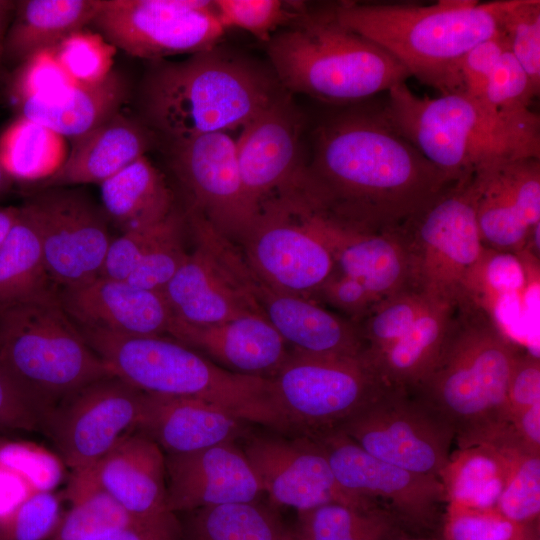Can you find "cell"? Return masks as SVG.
<instances>
[{
    "label": "cell",
    "instance_id": "55",
    "mask_svg": "<svg viewBox=\"0 0 540 540\" xmlns=\"http://www.w3.org/2000/svg\"><path fill=\"white\" fill-rule=\"evenodd\" d=\"M536 403H540V360L538 356L522 351L507 388L510 418Z\"/></svg>",
    "mask_w": 540,
    "mask_h": 540
},
{
    "label": "cell",
    "instance_id": "26",
    "mask_svg": "<svg viewBox=\"0 0 540 540\" xmlns=\"http://www.w3.org/2000/svg\"><path fill=\"white\" fill-rule=\"evenodd\" d=\"M67 315L84 328L128 336L168 333L173 313L161 291L143 289L126 280L98 276L63 288L58 295Z\"/></svg>",
    "mask_w": 540,
    "mask_h": 540
},
{
    "label": "cell",
    "instance_id": "21",
    "mask_svg": "<svg viewBox=\"0 0 540 540\" xmlns=\"http://www.w3.org/2000/svg\"><path fill=\"white\" fill-rule=\"evenodd\" d=\"M476 219L485 248L530 251L540 227V158L510 160L476 174Z\"/></svg>",
    "mask_w": 540,
    "mask_h": 540
},
{
    "label": "cell",
    "instance_id": "28",
    "mask_svg": "<svg viewBox=\"0 0 540 540\" xmlns=\"http://www.w3.org/2000/svg\"><path fill=\"white\" fill-rule=\"evenodd\" d=\"M245 421L212 403L190 397L143 392L136 431L165 455L185 454L230 442L245 432Z\"/></svg>",
    "mask_w": 540,
    "mask_h": 540
},
{
    "label": "cell",
    "instance_id": "20",
    "mask_svg": "<svg viewBox=\"0 0 540 540\" xmlns=\"http://www.w3.org/2000/svg\"><path fill=\"white\" fill-rule=\"evenodd\" d=\"M301 127L290 96L281 94L235 139L244 188L258 214L299 187L305 170Z\"/></svg>",
    "mask_w": 540,
    "mask_h": 540
},
{
    "label": "cell",
    "instance_id": "2",
    "mask_svg": "<svg viewBox=\"0 0 540 540\" xmlns=\"http://www.w3.org/2000/svg\"><path fill=\"white\" fill-rule=\"evenodd\" d=\"M521 352L488 311L464 300L434 365L411 392L452 428L458 448L508 444L517 435L507 388Z\"/></svg>",
    "mask_w": 540,
    "mask_h": 540
},
{
    "label": "cell",
    "instance_id": "38",
    "mask_svg": "<svg viewBox=\"0 0 540 540\" xmlns=\"http://www.w3.org/2000/svg\"><path fill=\"white\" fill-rule=\"evenodd\" d=\"M182 540H281L284 526L256 502L227 503L189 512Z\"/></svg>",
    "mask_w": 540,
    "mask_h": 540
},
{
    "label": "cell",
    "instance_id": "14",
    "mask_svg": "<svg viewBox=\"0 0 540 540\" xmlns=\"http://www.w3.org/2000/svg\"><path fill=\"white\" fill-rule=\"evenodd\" d=\"M323 448L338 483L383 507L402 527L432 530L446 505L438 477L414 473L374 458L337 428L308 435Z\"/></svg>",
    "mask_w": 540,
    "mask_h": 540
},
{
    "label": "cell",
    "instance_id": "57",
    "mask_svg": "<svg viewBox=\"0 0 540 540\" xmlns=\"http://www.w3.org/2000/svg\"><path fill=\"white\" fill-rule=\"evenodd\" d=\"M511 424L522 444L532 453L540 454V403L515 414Z\"/></svg>",
    "mask_w": 540,
    "mask_h": 540
},
{
    "label": "cell",
    "instance_id": "60",
    "mask_svg": "<svg viewBox=\"0 0 540 540\" xmlns=\"http://www.w3.org/2000/svg\"><path fill=\"white\" fill-rule=\"evenodd\" d=\"M11 180L0 163V196L9 188Z\"/></svg>",
    "mask_w": 540,
    "mask_h": 540
},
{
    "label": "cell",
    "instance_id": "6",
    "mask_svg": "<svg viewBox=\"0 0 540 540\" xmlns=\"http://www.w3.org/2000/svg\"><path fill=\"white\" fill-rule=\"evenodd\" d=\"M80 332L114 377L141 392L200 399L247 423L289 430L269 378L222 368L163 335L128 336L84 327Z\"/></svg>",
    "mask_w": 540,
    "mask_h": 540
},
{
    "label": "cell",
    "instance_id": "62",
    "mask_svg": "<svg viewBox=\"0 0 540 540\" xmlns=\"http://www.w3.org/2000/svg\"><path fill=\"white\" fill-rule=\"evenodd\" d=\"M394 540H435V539H427V538H400V537H397L396 539Z\"/></svg>",
    "mask_w": 540,
    "mask_h": 540
},
{
    "label": "cell",
    "instance_id": "51",
    "mask_svg": "<svg viewBox=\"0 0 540 540\" xmlns=\"http://www.w3.org/2000/svg\"><path fill=\"white\" fill-rule=\"evenodd\" d=\"M75 82L56 60L54 50H41L22 62L12 83L16 104L32 97H44L62 91Z\"/></svg>",
    "mask_w": 540,
    "mask_h": 540
},
{
    "label": "cell",
    "instance_id": "50",
    "mask_svg": "<svg viewBox=\"0 0 540 540\" xmlns=\"http://www.w3.org/2000/svg\"><path fill=\"white\" fill-rule=\"evenodd\" d=\"M217 17L225 28H239L269 42L275 29L292 13L278 0H215Z\"/></svg>",
    "mask_w": 540,
    "mask_h": 540
},
{
    "label": "cell",
    "instance_id": "11",
    "mask_svg": "<svg viewBox=\"0 0 540 540\" xmlns=\"http://www.w3.org/2000/svg\"><path fill=\"white\" fill-rule=\"evenodd\" d=\"M337 429L374 458L438 478L454 441L452 428L414 393L388 386Z\"/></svg>",
    "mask_w": 540,
    "mask_h": 540
},
{
    "label": "cell",
    "instance_id": "48",
    "mask_svg": "<svg viewBox=\"0 0 540 540\" xmlns=\"http://www.w3.org/2000/svg\"><path fill=\"white\" fill-rule=\"evenodd\" d=\"M60 497L36 492L0 517V540H48L63 516Z\"/></svg>",
    "mask_w": 540,
    "mask_h": 540
},
{
    "label": "cell",
    "instance_id": "42",
    "mask_svg": "<svg viewBox=\"0 0 540 540\" xmlns=\"http://www.w3.org/2000/svg\"><path fill=\"white\" fill-rule=\"evenodd\" d=\"M536 96L538 94L526 73L507 48L489 77L479 102L510 120L540 125L539 117L530 110Z\"/></svg>",
    "mask_w": 540,
    "mask_h": 540
},
{
    "label": "cell",
    "instance_id": "29",
    "mask_svg": "<svg viewBox=\"0 0 540 540\" xmlns=\"http://www.w3.org/2000/svg\"><path fill=\"white\" fill-rule=\"evenodd\" d=\"M71 149L59 170L43 188L101 184L145 155L153 135L144 123L119 111L108 120L71 139Z\"/></svg>",
    "mask_w": 540,
    "mask_h": 540
},
{
    "label": "cell",
    "instance_id": "59",
    "mask_svg": "<svg viewBox=\"0 0 540 540\" xmlns=\"http://www.w3.org/2000/svg\"><path fill=\"white\" fill-rule=\"evenodd\" d=\"M18 207L0 206V249L16 220Z\"/></svg>",
    "mask_w": 540,
    "mask_h": 540
},
{
    "label": "cell",
    "instance_id": "33",
    "mask_svg": "<svg viewBox=\"0 0 540 540\" xmlns=\"http://www.w3.org/2000/svg\"><path fill=\"white\" fill-rule=\"evenodd\" d=\"M102 209L122 232L156 224L174 209L162 173L146 155L100 184Z\"/></svg>",
    "mask_w": 540,
    "mask_h": 540
},
{
    "label": "cell",
    "instance_id": "1",
    "mask_svg": "<svg viewBox=\"0 0 540 540\" xmlns=\"http://www.w3.org/2000/svg\"><path fill=\"white\" fill-rule=\"evenodd\" d=\"M452 183L381 107L347 111L318 127L297 195L336 222L387 232L403 227Z\"/></svg>",
    "mask_w": 540,
    "mask_h": 540
},
{
    "label": "cell",
    "instance_id": "24",
    "mask_svg": "<svg viewBox=\"0 0 540 540\" xmlns=\"http://www.w3.org/2000/svg\"><path fill=\"white\" fill-rule=\"evenodd\" d=\"M166 507L191 512L227 503L256 502L263 492L242 449L233 441L165 455Z\"/></svg>",
    "mask_w": 540,
    "mask_h": 540
},
{
    "label": "cell",
    "instance_id": "43",
    "mask_svg": "<svg viewBox=\"0 0 540 540\" xmlns=\"http://www.w3.org/2000/svg\"><path fill=\"white\" fill-rule=\"evenodd\" d=\"M496 509L510 520L536 528L540 516V454L517 448Z\"/></svg>",
    "mask_w": 540,
    "mask_h": 540
},
{
    "label": "cell",
    "instance_id": "16",
    "mask_svg": "<svg viewBox=\"0 0 540 540\" xmlns=\"http://www.w3.org/2000/svg\"><path fill=\"white\" fill-rule=\"evenodd\" d=\"M170 164L188 195V210L225 238L242 240L248 234L259 214L244 188L231 135L215 132L173 141Z\"/></svg>",
    "mask_w": 540,
    "mask_h": 540
},
{
    "label": "cell",
    "instance_id": "32",
    "mask_svg": "<svg viewBox=\"0 0 540 540\" xmlns=\"http://www.w3.org/2000/svg\"><path fill=\"white\" fill-rule=\"evenodd\" d=\"M455 307L432 305L403 336L363 360L386 386L413 390L434 365Z\"/></svg>",
    "mask_w": 540,
    "mask_h": 540
},
{
    "label": "cell",
    "instance_id": "18",
    "mask_svg": "<svg viewBox=\"0 0 540 540\" xmlns=\"http://www.w3.org/2000/svg\"><path fill=\"white\" fill-rule=\"evenodd\" d=\"M186 219L197 247L162 290L173 316L193 325H214L248 313L262 314L227 262L226 238L195 211H188Z\"/></svg>",
    "mask_w": 540,
    "mask_h": 540
},
{
    "label": "cell",
    "instance_id": "39",
    "mask_svg": "<svg viewBox=\"0 0 540 540\" xmlns=\"http://www.w3.org/2000/svg\"><path fill=\"white\" fill-rule=\"evenodd\" d=\"M65 497L71 508L64 513L48 540H85L106 532L165 520L142 521L131 515L105 491L70 479Z\"/></svg>",
    "mask_w": 540,
    "mask_h": 540
},
{
    "label": "cell",
    "instance_id": "41",
    "mask_svg": "<svg viewBox=\"0 0 540 540\" xmlns=\"http://www.w3.org/2000/svg\"><path fill=\"white\" fill-rule=\"evenodd\" d=\"M425 295L407 288L375 305L358 323L368 358L403 336L432 305Z\"/></svg>",
    "mask_w": 540,
    "mask_h": 540
},
{
    "label": "cell",
    "instance_id": "35",
    "mask_svg": "<svg viewBox=\"0 0 540 540\" xmlns=\"http://www.w3.org/2000/svg\"><path fill=\"white\" fill-rule=\"evenodd\" d=\"M35 221L24 204L0 249V310L54 293Z\"/></svg>",
    "mask_w": 540,
    "mask_h": 540
},
{
    "label": "cell",
    "instance_id": "31",
    "mask_svg": "<svg viewBox=\"0 0 540 540\" xmlns=\"http://www.w3.org/2000/svg\"><path fill=\"white\" fill-rule=\"evenodd\" d=\"M102 0L16 1L8 28L4 60L22 63L31 55L56 47L95 19Z\"/></svg>",
    "mask_w": 540,
    "mask_h": 540
},
{
    "label": "cell",
    "instance_id": "61",
    "mask_svg": "<svg viewBox=\"0 0 540 540\" xmlns=\"http://www.w3.org/2000/svg\"><path fill=\"white\" fill-rule=\"evenodd\" d=\"M281 540H299L293 530L285 529Z\"/></svg>",
    "mask_w": 540,
    "mask_h": 540
},
{
    "label": "cell",
    "instance_id": "40",
    "mask_svg": "<svg viewBox=\"0 0 540 540\" xmlns=\"http://www.w3.org/2000/svg\"><path fill=\"white\" fill-rule=\"evenodd\" d=\"M532 255L528 250L514 254L485 248L470 278L468 299L494 317L501 302L516 296L524 288L528 267L538 261L534 259L528 263Z\"/></svg>",
    "mask_w": 540,
    "mask_h": 540
},
{
    "label": "cell",
    "instance_id": "46",
    "mask_svg": "<svg viewBox=\"0 0 540 540\" xmlns=\"http://www.w3.org/2000/svg\"><path fill=\"white\" fill-rule=\"evenodd\" d=\"M53 50L58 63L76 83L102 82L113 70L116 48L99 33L83 29L66 37Z\"/></svg>",
    "mask_w": 540,
    "mask_h": 540
},
{
    "label": "cell",
    "instance_id": "4",
    "mask_svg": "<svg viewBox=\"0 0 540 540\" xmlns=\"http://www.w3.org/2000/svg\"><path fill=\"white\" fill-rule=\"evenodd\" d=\"M280 95L261 68L215 47L153 61L138 100L146 123L173 142L242 128Z\"/></svg>",
    "mask_w": 540,
    "mask_h": 540
},
{
    "label": "cell",
    "instance_id": "22",
    "mask_svg": "<svg viewBox=\"0 0 540 540\" xmlns=\"http://www.w3.org/2000/svg\"><path fill=\"white\" fill-rule=\"evenodd\" d=\"M243 290L293 351L315 356L362 358L364 341L356 323L316 301L276 290L244 259L234 266Z\"/></svg>",
    "mask_w": 540,
    "mask_h": 540
},
{
    "label": "cell",
    "instance_id": "30",
    "mask_svg": "<svg viewBox=\"0 0 540 540\" xmlns=\"http://www.w3.org/2000/svg\"><path fill=\"white\" fill-rule=\"evenodd\" d=\"M129 95L127 78L112 70L102 82L90 85L75 82L53 95L27 98L16 105L19 116L73 139L121 111Z\"/></svg>",
    "mask_w": 540,
    "mask_h": 540
},
{
    "label": "cell",
    "instance_id": "36",
    "mask_svg": "<svg viewBox=\"0 0 540 540\" xmlns=\"http://www.w3.org/2000/svg\"><path fill=\"white\" fill-rule=\"evenodd\" d=\"M65 137L19 116L0 136V163L11 179L45 181L65 162Z\"/></svg>",
    "mask_w": 540,
    "mask_h": 540
},
{
    "label": "cell",
    "instance_id": "10",
    "mask_svg": "<svg viewBox=\"0 0 540 540\" xmlns=\"http://www.w3.org/2000/svg\"><path fill=\"white\" fill-rule=\"evenodd\" d=\"M269 381L288 428L302 435L337 428L386 387L362 358L295 351Z\"/></svg>",
    "mask_w": 540,
    "mask_h": 540
},
{
    "label": "cell",
    "instance_id": "5",
    "mask_svg": "<svg viewBox=\"0 0 540 540\" xmlns=\"http://www.w3.org/2000/svg\"><path fill=\"white\" fill-rule=\"evenodd\" d=\"M392 126L451 182L519 158H540V125L510 120L463 93L416 95L406 83L387 91Z\"/></svg>",
    "mask_w": 540,
    "mask_h": 540
},
{
    "label": "cell",
    "instance_id": "53",
    "mask_svg": "<svg viewBox=\"0 0 540 540\" xmlns=\"http://www.w3.org/2000/svg\"><path fill=\"white\" fill-rule=\"evenodd\" d=\"M507 48L506 38L500 31L466 53L460 65L463 94L481 101L488 79Z\"/></svg>",
    "mask_w": 540,
    "mask_h": 540
},
{
    "label": "cell",
    "instance_id": "37",
    "mask_svg": "<svg viewBox=\"0 0 540 540\" xmlns=\"http://www.w3.org/2000/svg\"><path fill=\"white\" fill-rule=\"evenodd\" d=\"M297 513L293 532L299 540H394L402 527L382 507L361 509L327 503Z\"/></svg>",
    "mask_w": 540,
    "mask_h": 540
},
{
    "label": "cell",
    "instance_id": "12",
    "mask_svg": "<svg viewBox=\"0 0 540 540\" xmlns=\"http://www.w3.org/2000/svg\"><path fill=\"white\" fill-rule=\"evenodd\" d=\"M91 24L115 48L152 61L213 49L226 31L205 0H102Z\"/></svg>",
    "mask_w": 540,
    "mask_h": 540
},
{
    "label": "cell",
    "instance_id": "34",
    "mask_svg": "<svg viewBox=\"0 0 540 540\" xmlns=\"http://www.w3.org/2000/svg\"><path fill=\"white\" fill-rule=\"evenodd\" d=\"M520 447L525 446L479 444L450 453L439 474L446 504L496 508L509 477L513 453Z\"/></svg>",
    "mask_w": 540,
    "mask_h": 540
},
{
    "label": "cell",
    "instance_id": "45",
    "mask_svg": "<svg viewBox=\"0 0 540 540\" xmlns=\"http://www.w3.org/2000/svg\"><path fill=\"white\" fill-rule=\"evenodd\" d=\"M186 223V216L174 209L166 229L126 281L143 289L162 292L188 255L183 242Z\"/></svg>",
    "mask_w": 540,
    "mask_h": 540
},
{
    "label": "cell",
    "instance_id": "13",
    "mask_svg": "<svg viewBox=\"0 0 540 540\" xmlns=\"http://www.w3.org/2000/svg\"><path fill=\"white\" fill-rule=\"evenodd\" d=\"M143 392L116 377L93 382L66 397L43 418L41 430L58 456L78 473L137 430Z\"/></svg>",
    "mask_w": 540,
    "mask_h": 540
},
{
    "label": "cell",
    "instance_id": "44",
    "mask_svg": "<svg viewBox=\"0 0 540 540\" xmlns=\"http://www.w3.org/2000/svg\"><path fill=\"white\" fill-rule=\"evenodd\" d=\"M443 540H538L536 528L516 523L496 508L446 504Z\"/></svg>",
    "mask_w": 540,
    "mask_h": 540
},
{
    "label": "cell",
    "instance_id": "17",
    "mask_svg": "<svg viewBox=\"0 0 540 540\" xmlns=\"http://www.w3.org/2000/svg\"><path fill=\"white\" fill-rule=\"evenodd\" d=\"M241 241L252 271L285 293L312 299L334 270L327 247L285 201L266 206Z\"/></svg>",
    "mask_w": 540,
    "mask_h": 540
},
{
    "label": "cell",
    "instance_id": "23",
    "mask_svg": "<svg viewBox=\"0 0 540 540\" xmlns=\"http://www.w3.org/2000/svg\"><path fill=\"white\" fill-rule=\"evenodd\" d=\"M292 206L329 250L334 262L333 271L361 283L375 305L411 287L408 253L399 230H361L303 205Z\"/></svg>",
    "mask_w": 540,
    "mask_h": 540
},
{
    "label": "cell",
    "instance_id": "15",
    "mask_svg": "<svg viewBox=\"0 0 540 540\" xmlns=\"http://www.w3.org/2000/svg\"><path fill=\"white\" fill-rule=\"evenodd\" d=\"M51 281L63 288L99 276L111 243L108 218L87 194L44 188L28 202Z\"/></svg>",
    "mask_w": 540,
    "mask_h": 540
},
{
    "label": "cell",
    "instance_id": "49",
    "mask_svg": "<svg viewBox=\"0 0 540 540\" xmlns=\"http://www.w3.org/2000/svg\"><path fill=\"white\" fill-rule=\"evenodd\" d=\"M0 466L19 476L36 492H51L62 480L59 456L32 444L0 443Z\"/></svg>",
    "mask_w": 540,
    "mask_h": 540
},
{
    "label": "cell",
    "instance_id": "56",
    "mask_svg": "<svg viewBox=\"0 0 540 540\" xmlns=\"http://www.w3.org/2000/svg\"><path fill=\"white\" fill-rule=\"evenodd\" d=\"M85 540H182L175 515L148 525L106 532Z\"/></svg>",
    "mask_w": 540,
    "mask_h": 540
},
{
    "label": "cell",
    "instance_id": "9",
    "mask_svg": "<svg viewBox=\"0 0 540 540\" xmlns=\"http://www.w3.org/2000/svg\"><path fill=\"white\" fill-rule=\"evenodd\" d=\"M476 174L447 186L399 229L409 258L410 286L431 301L467 300L470 278L485 247L476 219Z\"/></svg>",
    "mask_w": 540,
    "mask_h": 540
},
{
    "label": "cell",
    "instance_id": "47",
    "mask_svg": "<svg viewBox=\"0 0 540 540\" xmlns=\"http://www.w3.org/2000/svg\"><path fill=\"white\" fill-rule=\"evenodd\" d=\"M500 31L508 50L526 73L536 94L540 91V1L513 0Z\"/></svg>",
    "mask_w": 540,
    "mask_h": 540
},
{
    "label": "cell",
    "instance_id": "54",
    "mask_svg": "<svg viewBox=\"0 0 540 540\" xmlns=\"http://www.w3.org/2000/svg\"><path fill=\"white\" fill-rule=\"evenodd\" d=\"M314 296L341 311L356 324L375 306L361 283L334 271Z\"/></svg>",
    "mask_w": 540,
    "mask_h": 540
},
{
    "label": "cell",
    "instance_id": "3",
    "mask_svg": "<svg viewBox=\"0 0 540 540\" xmlns=\"http://www.w3.org/2000/svg\"><path fill=\"white\" fill-rule=\"evenodd\" d=\"M512 1L439 0L430 5L344 1L332 10L342 26L377 44L410 76L446 95L463 93V57L500 32Z\"/></svg>",
    "mask_w": 540,
    "mask_h": 540
},
{
    "label": "cell",
    "instance_id": "25",
    "mask_svg": "<svg viewBox=\"0 0 540 540\" xmlns=\"http://www.w3.org/2000/svg\"><path fill=\"white\" fill-rule=\"evenodd\" d=\"M70 479L105 491L139 520L157 521L174 514L166 507L165 454L140 431L126 435Z\"/></svg>",
    "mask_w": 540,
    "mask_h": 540
},
{
    "label": "cell",
    "instance_id": "27",
    "mask_svg": "<svg viewBox=\"0 0 540 540\" xmlns=\"http://www.w3.org/2000/svg\"><path fill=\"white\" fill-rule=\"evenodd\" d=\"M168 334L244 375L269 378L290 354L286 342L260 313L214 325H193L173 316Z\"/></svg>",
    "mask_w": 540,
    "mask_h": 540
},
{
    "label": "cell",
    "instance_id": "7",
    "mask_svg": "<svg viewBox=\"0 0 540 540\" xmlns=\"http://www.w3.org/2000/svg\"><path fill=\"white\" fill-rule=\"evenodd\" d=\"M268 55L284 87L328 103L360 102L411 77L383 48L342 26L333 10L302 13L294 28L272 36Z\"/></svg>",
    "mask_w": 540,
    "mask_h": 540
},
{
    "label": "cell",
    "instance_id": "58",
    "mask_svg": "<svg viewBox=\"0 0 540 540\" xmlns=\"http://www.w3.org/2000/svg\"><path fill=\"white\" fill-rule=\"evenodd\" d=\"M16 1L0 0V69L4 61V45L6 34L10 26Z\"/></svg>",
    "mask_w": 540,
    "mask_h": 540
},
{
    "label": "cell",
    "instance_id": "19",
    "mask_svg": "<svg viewBox=\"0 0 540 540\" xmlns=\"http://www.w3.org/2000/svg\"><path fill=\"white\" fill-rule=\"evenodd\" d=\"M262 491L281 506L297 512L327 503L370 509L381 507L344 489L321 445L311 436L296 440L254 436L242 449Z\"/></svg>",
    "mask_w": 540,
    "mask_h": 540
},
{
    "label": "cell",
    "instance_id": "52",
    "mask_svg": "<svg viewBox=\"0 0 540 540\" xmlns=\"http://www.w3.org/2000/svg\"><path fill=\"white\" fill-rule=\"evenodd\" d=\"M172 212L156 224L122 232L120 236L112 239L99 276L127 280L145 253L166 229Z\"/></svg>",
    "mask_w": 540,
    "mask_h": 540
},
{
    "label": "cell",
    "instance_id": "8",
    "mask_svg": "<svg viewBox=\"0 0 540 540\" xmlns=\"http://www.w3.org/2000/svg\"><path fill=\"white\" fill-rule=\"evenodd\" d=\"M0 363L39 404L43 418L76 391L114 377L55 293L0 310Z\"/></svg>",
    "mask_w": 540,
    "mask_h": 540
}]
</instances>
